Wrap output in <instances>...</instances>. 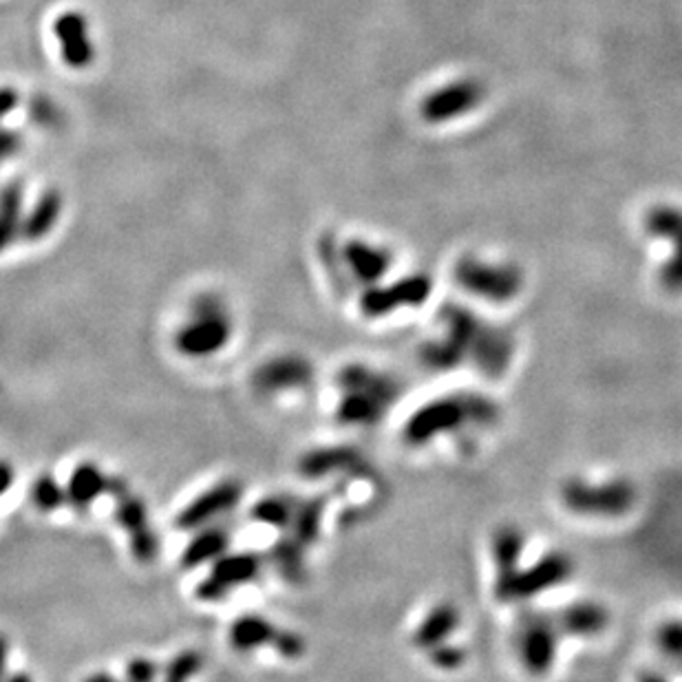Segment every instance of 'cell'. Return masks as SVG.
Wrapping results in <instances>:
<instances>
[{
  "label": "cell",
  "mask_w": 682,
  "mask_h": 682,
  "mask_svg": "<svg viewBox=\"0 0 682 682\" xmlns=\"http://www.w3.org/2000/svg\"><path fill=\"white\" fill-rule=\"evenodd\" d=\"M232 318L226 312L190 314V318L175 333V350L192 361L217 356L232 340Z\"/></svg>",
  "instance_id": "6da1fadb"
},
{
  "label": "cell",
  "mask_w": 682,
  "mask_h": 682,
  "mask_svg": "<svg viewBox=\"0 0 682 682\" xmlns=\"http://www.w3.org/2000/svg\"><path fill=\"white\" fill-rule=\"evenodd\" d=\"M261 568L263 559L256 553H226L213 561L209 577L197 585L194 594L201 603H222L232 590L252 583Z\"/></svg>",
  "instance_id": "7a4b0ae2"
},
{
  "label": "cell",
  "mask_w": 682,
  "mask_h": 682,
  "mask_svg": "<svg viewBox=\"0 0 682 682\" xmlns=\"http://www.w3.org/2000/svg\"><path fill=\"white\" fill-rule=\"evenodd\" d=\"M243 500V484L239 480H222L186 504L175 523L179 530H199L215 519L228 515Z\"/></svg>",
  "instance_id": "3957f363"
},
{
  "label": "cell",
  "mask_w": 682,
  "mask_h": 682,
  "mask_svg": "<svg viewBox=\"0 0 682 682\" xmlns=\"http://www.w3.org/2000/svg\"><path fill=\"white\" fill-rule=\"evenodd\" d=\"M53 29L60 42L62 60L70 64L72 70H87L96 55L93 40L89 34V21L80 12H66L55 21Z\"/></svg>",
  "instance_id": "277c9868"
},
{
  "label": "cell",
  "mask_w": 682,
  "mask_h": 682,
  "mask_svg": "<svg viewBox=\"0 0 682 682\" xmlns=\"http://www.w3.org/2000/svg\"><path fill=\"white\" fill-rule=\"evenodd\" d=\"M312 378V367L301 356H277L256 367L252 384L261 393H281L305 387Z\"/></svg>",
  "instance_id": "5b68a950"
},
{
  "label": "cell",
  "mask_w": 682,
  "mask_h": 682,
  "mask_svg": "<svg viewBox=\"0 0 682 682\" xmlns=\"http://www.w3.org/2000/svg\"><path fill=\"white\" fill-rule=\"evenodd\" d=\"M482 100V87L475 80H457L449 87L433 91L422 106V115L429 122H446L453 115H462L470 111Z\"/></svg>",
  "instance_id": "8992f818"
},
{
  "label": "cell",
  "mask_w": 682,
  "mask_h": 682,
  "mask_svg": "<svg viewBox=\"0 0 682 682\" xmlns=\"http://www.w3.org/2000/svg\"><path fill=\"white\" fill-rule=\"evenodd\" d=\"M645 226L654 235L675 241V252L671 256V265L662 271V281L669 288H682V213L673 206H658L647 213Z\"/></svg>",
  "instance_id": "52a82bcc"
},
{
  "label": "cell",
  "mask_w": 682,
  "mask_h": 682,
  "mask_svg": "<svg viewBox=\"0 0 682 682\" xmlns=\"http://www.w3.org/2000/svg\"><path fill=\"white\" fill-rule=\"evenodd\" d=\"M459 281L470 292L491 294L489 299H508L506 294L517 288V277L508 267H491L482 263H462Z\"/></svg>",
  "instance_id": "ba28073f"
},
{
  "label": "cell",
  "mask_w": 682,
  "mask_h": 682,
  "mask_svg": "<svg viewBox=\"0 0 682 682\" xmlns=\"http://www.w3.org/2000/svg\"><path fill=\"white\" fill-rule=\"evenodd\" d=\"M109 489V475L96 462H80L64 487L66 504L76 510H87Z\"/></svg>",
  "instance_id": "9c48e42d"
},
{
  "label": "cell",
  "mask_w": 682,
  "mask_h": 682,
  "mask_svg": "<svg viewBox=\"0 0 682 682\" xmlns=\"http://www.w3.org/2000/svg\"><path fill=\"white\" fill-rule=\"evenodd\" d=\"M230 532L224 526H203L190 539V543L181 553V568L194 570L201 566H209L217 561L222 555L228 553Z\"/></svg>",
  "instance_id": "30bf717a"
},
{
  "label": "cell",
  "mask_w": 682,
  "mask_h": 682,
  "mask_svg": "<svg viewBox=\"0 0 682 682\" xmlns=\"http://www.w3.org/2000/svg\"><path fill=\"white\" fill-rule=\"evenodd\" d=\"M277 632L279 630L271 626L265 617H258V614H241V617L235 619L230 626L228 641L237 652L250 654V652L275 641Z\"/></svg>",
  "instance_id": "8fae6325"
},
{
  "label": "cell",
  "mask_w": 682,
  "mask_h": 682,
  "mask_svg": "<svg viewBox=\"0 0 682 682\" xmlns=\"http://www.w3.org/2000/svg\"><path fill=\"white\" fill-rule=\"evenodd\" d=\"M62 213V197L58 190H47L21 224V237L27 241L45 239L58 224Z\"/></svg>",
  "instance_id": "7c38bea8"
},
{
  "label": "cell",
  "mask_w": 682,
  "mask_h": 682,
  "mask_svg": "<svg viewBox=\"0 0 682 682\" xmlns=\"http://www.w3.org/2000/svg\"><path fill=\"white\" fill-rule=\"evenodd\" d=\"M23 224V184L12 181L0 190V252H5L16 237H21Z\"/></svg>",
  "instance_id": "4fadbf2b"
},
{
  "label": "cell",
  "mask_w": 682,
  "mask_h": 682,
  "mask_svg": "<svg viewBox=\"0 0 682 682\" xmlns=\"http://www.w3.org/2000/svg\"><path fill=\"white\" fill-rule=\"evenodd\" d=\"M348 265L354 269V275L361 277V281H367L374 271H382L389 267V254L380 248L365 245L363 241H352L345 250Z\"/></svg>",
  "instance_id": "5bb4252c"
},
{
  "label": "cell",
  "mask_w": 682,
  "mask_h": 682,
  "mask_svg": "<svg viewBox=\"0 0 682 682\" xmlns=\"http://www.w3.org/2000/svg\"><path fill=\"white\" fill-rule=\"evenodd\" d=\"M115 502H117V504H115L113 517H115V523H117L126 534H130V532L140 530V528H144V526L151 523V521H149V506H147V502H144L140 495L126 493L124 497H119V500H115Z\"/></svg>",
  "instance_id": "9a60e30c"
},
{
  "label": "cell",
  "mask_w": 682,
  "mask_h": 682,
  "mask_svg": "<svg viewBox=\"0 0 682 682\" xmlns=\"http://www.w3.org/2000/svg\"><path fill=\"white\" fill-rule=\"evenodd\" d=\"M269 559L288 581L296 583L303 579V553H301V543L296 539L277 541V545L269 553Z\"/></svg>",
  "instance_id": "2e32d148"
},
{
  "label": "cell",
  "mask_w": 682,
  "mask_h": 682,
  "mask_svg": "<svg viewBox=\"0 0 682 682\" xmlns=\"http://www.w3.org/2000/svg\"><path fill=\"white\" fill-rule=\"evenodd\" d=\"M203 654L199 649H184L173 656L160 673V682H190L203 669Z\"/></svg>",
  "instance_id": "e0dca14e"
},
{
  "label": "cell",
  "mask_w": 682,
  "mask_h": 682,
  "mask_svg": "<svg viewBox=\"0 0 682 682\" xmlns=\"http://www.w3.org/2000/svg\"><path fill=\"white\" fill-rule=\"evenodd\" d=\"M31 502L40 513H55L66 504V493L64 487L55 480L51 472H42L36 477V482L31 487Z\"/></svg>",
  "instance_id": "ac0fdd59"
},
{
  "label": "cell",
  "mask_w": 682,
  "mask_h": 682,
  "mask_svg": "<svg viewBox=\"0 0 682 682\" xmlns=\"http://www.w3.org/2000/svg\"><path fill=\"white\" fill-rule=\"evenodd\" d=\"M128 548H130V555L132 559L142 564V566H149L153 564L157 557H160V548H162V541H160V534L157 530L149 523L140 530H135L128 534Z\"/></svg>",
  "instance_id": "d6986e66"
},
{
  "label": "cell",
  "mask_w": 682,
  "mask_h": 682,
  "mask_svg": "<svg viewBox=\"0 0 682 682\" xmlns=\"http://www.w3.org/2000/svg\"><path fill=\"white\" fill-rule=\"evenodd\" d=\"M250 517L258 523H267L271 528H286L292 523V510L290 506L279 497H265L256 502L250 510Z\"/></svg>",
  "instance_id": "ffe728a7"
},
{
  "label": "cell",
  "mask_w": 682,
  "mask_h": 682,
  "mask_svg": "<svg viewBox=\"0 0 682 682\" xmlns=\"http://www.w3.org/2000/svg\"><path fill=\"white\" fill-rule=\"evenodd\" d=\"M160 673H162V667L147 656H135L126 662L128 682H160Z\"/></svg>",
  "instance_id": "44dd1931"
},
{
  "label": "cell",
  "mask_w": 682,
  "mask_h": 682,
  "mask_svg": "<svg viewBox=\"0 0 682 682\" xmlns=\"http://www.w3.org/2000/svg\"><path fill=\"white\" fill-rule=\"evenodd\" d=\"M29 115L31 119L38 124V126H45V128H53L62 122V113L60 109L55 106V102H51L49 98L45 96H38L31 106H29Z\"/></svg>",
  "instance_id": "7402d4cb"
},
{
  "label": "cell",
  "mask_w": 682,
  "mask_h": 682,
  "mask_svg": "<svg viewBox=\"0 0 682 682\" xmlns=\"http://www.w3.org/2000/svg\"><path fill=\"white\" fill-rule=\"evenodd\" d=\"M23 149V135L18 130L0 128V164L5 160H12L21 153Z\"/></svg>",
  "instance_id": "603a6c76"
},
{
  "label": "cell",
  "mask_w": 682,
  "mask_h": 682,
  "mask_svg": "<svg viewBox=\"0 0 682 682\" xmlns=\"http://www.w3.org/2000/svg\"><path fill=\"white\" fill-rule=\"evenodd\" d=\"M18 106V93L12 87L0 89V122Z\"/></svg>",
  "instance_id": "cb8c5ba5"
},
{
  "label": "cell",
  "mask_w": 682,
  "mask_h": 682,
  "mask_svg": "<svg viewBox=\"0 0 682 682\" xmlns=\"http://www.w3.org/2000/svg\"><path fill=\"white\" fill-rule=\"evenodd\" d=\"M14 482H16L14 468H12L8 462L0 459V497H5V495L10 493V489L14 487Z\"/></svg>",
  "instance_id": "d4e9b609"
},
{
  "label": "cell",
  "mask_w": 682,
  "mask_h": 682,
  "mask_svg": "<svg viewBox=\"0 0 682 682\" xmlns=\"http://www.w3.org/2000/svg\"><path fill=\"white\" fill-rule=\"evenodd\" d=\"M8 660H10V639L0 632V680L8 673Z\"/></svg>",
  "instance_id": "484cf974"
},
{
  "label": "cell",
  "mask_w": 682,
  "mask_h": 682,
  "mask_svg": "<svg viewBox=\"0 0 682 682\" xmlns=\"http://www.w3.org/2000/svg\"><path fill=\"white\" fill-rule=\"evenodd\" d=\"M85 682H128V680H119L109 671H96L89 678H85Z\"/></svg>",
  "instance_id": "4316f807"
},
{
  "label": "cell",
  "mask_w": 682,
  "mask_h": 682,
  "mask_svg": "<svg viewBox=\"0 0 682 682\" xmlns=\"http://www.w3.org/2000/svg\"><path fill=\"white\" fill-rule=\"evenodd\" d=\"M0 682H34L27 673H14V675H5Z\"/></svg>",
  "instance_id": "83f0119b"
}]
</instances>
